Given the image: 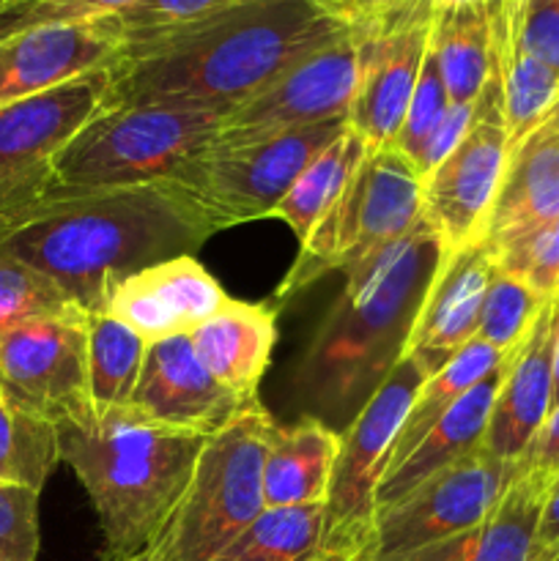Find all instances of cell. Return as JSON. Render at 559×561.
<instances>
[{"label":"cell","instance_id":"1","mask_svg":"<svg viewBox=\"0 0 559 561\" xmlns=\"http://www.w3.org/2000/svg\"><path fill=\"white\" fill-rule=\"evenodd\" d=\"M354 25V0H236L110 66L107 107L168 104L228 115Z\"/></svg>","mask_w":559,"mask_h":561},{"label":"cell","instance_id":"37","mask_svg":"<svg viewBox=\"0 0 559 561\" xmlns=\"http://www.w3.org/2000/svg\"><path fill=\"white\" fill-rule=\"evenodd\" d=\"M71 307L77 305H71L64 290L55 288L47 277L0 255V337L27 318L64 312Z\"/></svg>","mask_w":559,"mask_h":561},{"label":"cell","instance_id":"30","mask_svg":"<svg viewBox=\"0 0 559 561\" xmlns=\"http://www.w3.org/2000/svg\"><path fill=\"white\" fill-rule=\"evenodd\" d=\"M323 529V504L266 507L214 561H332Z\"/></svg>","mask_w":559,"mask_h":561},{"label":"cell","instance_id":"2","mask_svg":"<svg viewBox=\"0 0 559 561\" xmlns=\"http://www.w3.org/2000/svg\"><path fill=\"white\" fill-rule=\"evenodd\" d=\"M217 230L170 181L44 195L0 217V255L47 277L88 316L132 274L195 255Z\"/></svg>","mask_w":559,"mask_h":561},{"label":"cell","instance_id":"5","mask_svg":"<svg viewBox=\"0 0 559 561\" xmlns=\"http://www.w3.org/2000/svg\"><path fill=\"white\" fill-rule=\"evenodd\" d=\"M219 126L223 115L208 110L104 107L55 157L47 195L170 181L217 142Z\"/></svg>","mask_w":559,"mask_h":561},{"label":"cell","instance_id":"41","mask_svg":"<svg viewBox=\"0 0 559 561\" xmlns=\"http://www.w3.org/2000/svg\"><path fill=\"white\" fill-rule=\"evenodd\" d=\"M471 113H475V104H449L447 115H444L442 124H438L436 131L431 135L425 151H422L420 164H417L422 179H425V175L431 173V170L436 168V164L442 162L455 146H458L460 137H464L466 129H469Z\"/></svg>","mask_w":559,"mask_h":561},{"label":"cell","instance_id":"12","mask_svg":"<svg viewBox=\"0 0 559 561\" xmlns=\"http://www.w3.org/2000/svg\"><path fill=\"white\" fill-rule=\"evenodd\" d=\"M521 463H507L486 449L466 455L449 469L376 515L365 551L354 561H392L471 529L488 518Z\"/></svg>","mask_w":559,"mask_h":561},{"label":"cell","instance_id":"39","mask_svg":"<svg viewBox=\"0 0 559 561\" xmlns=\"http://www.w3.org/2000/svg\"><path fill=\"white\" fill-rule=\"evenodd\" d=\"M38 493L0 482V561H36Z\"/></svg>","mask_w":559,"mask_h":561},{"label":"cell","instance_id":"19","mask_svg":"<svg viewBox=\"0 0 559 561\" xmlns=\"http://www.w3.org/2000/svg\"><path fill=\"white\" fill-rule=\"evenodd\" d=\"M557 327L559 299H548L524 343L515 348L493 400L486 442H482V449L493 458L521 463L540 433L543 422L551 414Z\"/></svg>","mask_w":559,"mask_h":561},{"label":"cell","instance_id":"45","mask_svg":"<svg viewBox=\"0 0 559 561\" xmlns=\"http://www.w3.org/2000/svg\"><path fill=\"white\" fill-rule=\"evenodd\" d=\"M433 5V11L438 9H455V5H488L493 0H427Z\"/></svg>","mask_w":559,"mask_h":561},{"label":"cell","instance_id":"22","mask_svg":"<svg viewBox=\"0 0 559 561\" xmlns=\"http://www.w3.org/2000/svg\"><path fill=\"white\" fill-rule=\"evenodd\" d=\"M515 351H510L507 359L491 373V376L482 378L477 387H471L431 431L422 436V442L406 455L400 463L384 469L381 480L376 485V515L389 510L392 504H398L400 499L409 496L414 488H420L422 482L431 480L438 471L449 469L453 463H458L466 455L482 449L486 442L488 420H491L493 400H497L499 387H502L504 370H507L510 359H513Z\"/></svg>","mask_w":559,"mask_h":561},{"label":"cell","instance_id":"8","mask_svg":"<svg viewBox=\"0 0 559 561\" xmlns=\"http://www.w3.org/2000/svg\"><path fill=\"white\" fill-rule=\"evenodd\" d=\"M349 129L345 118L250 146H212L170 179L214 230L272 217L301 170Z\"/></svg>","mask_w":559,"mask_h":561},{"label":"cell","instance_id":"38","mask_svg":"<svg viewBox=\"0 0 559 561\" xmlns=\"http://www.w3.org/2000/svg\"><path fill=\"white\" fill-rule=\"evenodd\" d=\"M137 0H14L0 9V36L36 25L88 22L113 16Z\"/></svg>","mask_w":559,"mask_h":561},{"label":"cell","instance_id":"21","mask_svg":"<svg viewBox=\"0 0 559 561\" xmlns=\"http://www.w3.org/2000/svg\"><path fill=\"white\" fill-rule=\"evenodd\" d=\"M554 219H559V104L510 146L480 244L491 252Z\"/></svg>","mask_w":559,"mask_h":561},{"label":"cell","instance_id":"47","mask_svg":"<svg viewBox=\"0 0 559 561\" xmlns=\"http://www.w3.org/2000/svg\"><path fill=\"white\" fill-rule=\"evenodd\" d=\"M9 3H14V0H0V9H3V5H9Z\"/></svg>","mask_w":559,"mask_h":561},{"label":"cell","instance_id":"10","mask_svg":"<svg viewBox=\"0 0 559 561\" xmlns=\"http://www.w3.org/2000/svg\"><path fill=\"white\" fill-rule=\"evenodd\" d=\"M425 378L422 367L403 356L365 409L340 433L338 463L323 502V546L332 561H354L365 551L376 520V485Z\"/></svg>","mask_w":559,"mask_h":561},{"label":"cell","instance_id":"6","mask_svg":"<svg viewBox=\"0 0 559 561\" xmlns=\"http://www.w3.org/2000/svg\"><path fill=\"white\" fill-rule=\"evenodd\" d=\"M272 427L255 403L206 438L190 488L159 535L162 561H214L266 510L263 460Z\"/></svg>","mask_w":559,"mask_h":561},{"label":"cell","instance_id":"44","mask_svg":"<svg viewBox=\"0 0 559 561\" xmlns=\"http://www.w3.org/2000/svg\"><path fill=\"white\" fill-rule=\"evenodd\" d=\"M113 561H162V542L157 540L151 542V546H146L142 551L132 553V557H124V559H113Z\"/></svg>","mask_w":559,"mask_h":561},{"label":"cell","instance_id":"26","mask_svg":"<svg viewBox=\"0 0 559 561\" xmlns=\"http://www.w3.org/2000/svg\"><path fill=\"white\" fill-rule=\"evenodd\" d=\"M340 453V433L321 420L301 416L294 425H274L263 460L266 507L323 504Z\"/></svg>","mask_w":559,"mask_h":561},{"label":"cell","instance_id":"14","mask_svg":"<svg viewBox=\"0 0 559 561\" xmlns=\"http://www.w3.org/2000/svg\"><path fill=\"white\" fill-rule=\"evenodd\" d=\"M507 153L502 91L491 71L486 88L475 99L466 135L422 179V219L436 230L447 255L480 241Z\"/></svg>","mask_w":559,"mask_h":561},{"label":"cell","instance_id":"23","mask_svg":"<svg viewBox=\"0 0 559 561\" xmlns=\"http://www.w3.org/2000/svg\"><path fill=\"white\" fill-rule=\"evenodd\" d=\"M203 367L244 403H258V383L277 343V307L230 299L190 334Z\"/></svg>","mask_w":559,"mask_h":561},{"label":"cell","instance_id":"31","mask_svg":"<svg viewBox=\"0 0 559 561\" xmlns=\"http://www.w3.org/2000/svg\"><path fill=\"white\" fill-rule=\"evenodd\" d=\"M148 343L107 312L88 318V378L96 411L126 409L140 381Z\"/></svg>","mask_w":559,"mask_h":561},{"label":"cell","instance_id":"7","mask_svg":"<svg viewBox=\"0 0 559 561\" xmlns=\"http://www.w3.org/2000/svg\"><path fill=\"white\" fill-rule=\"evenodd\" d=\"M422 222V175L392 146L367 148L332 211L301 244L274 299L283 301L327 272H349Z\"/></svg>","mask_w":559,"mask_h":561},{"label":"cell","instance_id":"18","mask_svg":"<svg viewBox=\"0 0 559 561\" xmlns=\"http://www.w3.org/2000/svg\"><path fill=\"white\" fill-rule=\"evenodd\" d=\"M223 285L195 261L179 255L126 277L104 312L135 329L146 343L192 334L228 305Z\"/></svg>","mask_w":559,"mask_h":561},{"label":"cell","instance_id":"27","mask_svg":"<svg viewBox=\"0 0 559 561\" xmlns=\"http://www.w3.org/2000/svg\"><path fill=\"white\" fill-rule=\"evenodd\" d=\"M431 49L453 104H475L491 77V3L433 14Z\"/></svg>","mask_w":559,"mask_h":561},{"label":"cell","instance_id":"20","mask_svg":"<svg viewBox=\"0 0 559 561\" xmlns=\"http://www.w3.org/2000/svg\"><path fill=\"white\" fill-rule=\"evenodd\" d=\"M493 274L497 263L480 241L444 257L406 348V356H411L427 378L436 376L477 337L482 299Z\"/></svg>","mask_w":559,"mask_h":561},{"label":"cell","instance_id":"35","mask_svg":"<svg viewBox=\"0 0 559 561\" xmlns=\"http://www.w3.org/2000/svg\"><path fill=\"white\" fill-rule=\"evenodd\" d=\"M236 0H137L129 9L107 16L118 31L124 47L173 33L179 27L201 22L217 11L228 9Z\"/></svg>","mask_w":559,"mask_h":561},{"label":"cell","instance_id":"43","mask_svg":"<svg viewBox=\"0 0 559 561\" xmlns=\"http://www.w3.org/2000/svg\"><path fill=\"white\" fill-rule=\"evenodd\" d=\"M521 466L535 471V474L548 477V480L559 471V403L554 405L548 420L543 422L540 433H537V438L532 442L529 453L521 458Z\"/></svg>","mask_w":559,"mask_h":561},{"label":"cell","instance_id":"46","mask_svg":"<svg viewBox=\"0 0 559 561\" xmlns=\"http://www.w3.org/2000/svg\"><path fill=\"white\" fill-rule=\"evenodd\" d=\"M559 403V327H557V345H554V398L551 409Z\"/></svg>","mask_w":559,"mask_h":561},{"label":"cell","instance_id":"24","mask_svg":"<svg viewBox=\"0 0 559 561\" xmlns=\"http://www.w3.org/2000/svg\"><path fill=\"white\" fill-rule=\"evenodd\" d=\"M548 482L521 466L486 520L392 561H529Z\"/></svg>","mask_w":559,"mask_h":561},{"label":"cell","instance_id":"11","mask_svg":"<svg viewBox=\"0 0 559 561\" xmlns=\"http://www.w3.org/2000/svg\"><path fill=\"white\" fill-rule=\"evenodd\" d=\"M88 318L71 307L9 329L0 337V392L55 427L93 416Z\"/></svg>","mask_w":559,"mask_h":561},{"label":"cell","instance_id":"36","mask_svg":"<svg viewBox=\"0 0 559 561\" xmlns=\"http://www.w3.org/2000/svg\"><path fill=\"white\" fill-rule=\"evenodd\" d=\"M449 104L453 102H449L447 88H444L436 55H433L431 44H427V53H425V60H422V71H420V80H417L414 96H411V104L409 110H406L403 124H400L398 135H395V140L389 142V146H392L398 153H403V157L417 168L427 140H431L436 126L442 124V118L447 115Z\"/></svg>","mask_w":559,"mask_h":561},{"label":"cell","instance_id":"15","mask_svg":"<svg viewBox=\"0 0 559 561\" xmlns=\"http://www.w3.org/2000/svg\"><path fill=\"white\" fill-rule=\"evenodd\" d=\"M356 75H360V58H356L354 25H351L349 33L301 58L299 64L274 77L269 85H263L255 96L223 115L214 146H250L285 131L345 118L356 91Z\"/></svg>","mask_w":559,"mask_h":561},{"label":"cell","instance_id":"29","mask_svg":"<svg viewBox=\"0 0 559 561\" xmlns=\"http://www.w3.org/2000/svg\"><path fill=\"white\" fill-rule=\"evenodd\" d=\"M365 153V140L356 137L354 131L345 129L290 184L288 195L280 201L272 217L283 219L294 230V236L299 239V247L310 239L316 225L332 211V206L340 201V195L345 192L351 175L356 173Z\"/></svg>","mask_w":559,"mask_h":561},{"label":"cell","instance_id":"42","mask_svg":"<svg viewBox=\"0 0 559 561\" xmlns=\"http://www.w3.org/2000/svg\"><path fill=\"white\" fill-rule=\"evenodd\" d=\"M529 561H559V471L548 482Z\"/></svg>","mask_w":559,"mask_h":561},{"label":"cell","instance_id":"33","mask_svg":"<svg viewBox=\"0 0 559 561\" xmlns=\"http://www.w3.org/2000/svg\"><path fill=\"white\" fill-rule=\"evenodd\" d=\"M546 301L532 294L521 279L499 272L491 277L482 299L480 321H477V337L499 351H513L524 343L532 323L540 316Z\"/></svg>","mask_w":559,"mask_h":561},{"label":"cell","instance_id":"16","mask_svg":"<svg viewBox=\"0 0 559 561\" xmlns=\"http://www.w3.org/2000/svg\"><path fill=\"white\" fill-rule=\"evenodd\" d=\"M250 405L255 403L236 398L203 367L190 334L148 343L140 381L129 400V409L146 420L206 438L230 425Z\"/></svg>","mask_w":559,"mask_h":561},{"label":"cell","instance_id":"25","mask_svg":"<svg viewBox=\"0 0 559 561\" xmlns=\"http://www.w3.org/2000/svg\"><path fill=\"white\" fill-rule=\"evenodd\" d=\"M491 71L502 91L507 142L515 146L559 104V71L524 47L515 22V0L491 3Z\"/></svg>","mask_w":559,"mask_h":561},{"label":"cell","instance_id":"32","mask_svg":"<svg viewBox=\"0 0 559 561\" xmlns=\"http://www.w3.org/2000/svg\"><path fill=\"white\" fill-rule=\"evenodd\" d=\"M58 463V427L27 414L0 392V482L42 493Z\"/></svg>","mask_w":559,"mask_h":561},{"label":"cell","instance_id":"13","mask_svg":"<svg viewBox=\"0 0 559 561\" xmlns=\"http://www.w3.org/2000/svg\"><path fill=\"white\" fill-rule=\"evenodd\" d=\"M110 69L0 107V217L47 195L66 142L107 107Z\"/></svg>","mask_w":559,"mask_h":561},{"label":"cell","instance_id":"9","mask_svg":"<svg viewBox=\"0 0 559 561\" xmlns=\"http://www.w3.org/2000/svg\"><path fill=\"white\" fill-rule=\"evenodd\" d=\"M433 14L427 0H354L360 75L345 124L367 148L389 146L403 124L431 44Z\"/></svg>","mask_w":559,"mask_h":561},{"label":"cell","instance_id":"4","mask_svg":"<svg viewBox=\"0 0 559 561\" xmlns=\"http://www.w3.org/2000/svg\"><path fill=\"white\" fill-rule=\"evenodd\" d=\"M203 444L201 433L157 425L129 405L58 427L60 460L85 488L110 557H132L162 535Z\"/></svg>","mask_w":559,"mask_h":561},{"label":"cell","instance_id":"3","mask_svg":"<svg viewBox=\"0 0 559 561\" xmlns=\"http://www.w3.org/2000/svg\"><path fill=\"white\" fill-rule=\"evenodd\" d=\"M447 250L422 219L411 233L351 266L296 370L307 416L343 433L409 348L411 329Z\"/></svg>","mask_w":559,"mask_h":561},{"label":"cell","instance_id":"17","mask_svg":"<svg viewBox=\"0 0 559 561\" xmlns=\"http://www.w3.org/2000/svg\"><path fill=\"white\" fill-rule=\"evenodd\" d=\"M124 42L107 16L36 25L0 36V107L110 69Z\"/></svg>","mask_w":559,"mask_h":561},{"label":"cell","instance_id":"34","mask_svg":"<svg viewBox=\"0 0 559 561\" xmlns=\"http://www.w3.org/2000/svg\"><path fill=\"white\" fill-rule=\"evenodd\" d=\"M499 272L521 279L543 301L559 299V219L491 250Z\"/></svg>","mask_w":559,"mask_h":561},{"label":"cell","instance_id":"28","mask_svg":"<svg viewBox=\"0 0 559 561\" xmlns=\"http://www.w3.org/2000/svg\"><path fill=\"white\" fill-rule=\"evenodd\" d=\"M507 356L510 351H499L493 348V345L482 343L480 337H475L453 362H447L436 376L425 378V383H422L420 392H417L414 403H411L409 414H406L403 427H400L398 438H395L392 453H389L384 469L400 463V460L422 442V436H425V433L431 431V427L436 425V422L442 420V416L447 414L471 387H477L482 378L491 376Z\"/></svg>","mask_w":559,"mask_h":561},{"label":"cell","instance_id":"40","mask_svg":"<svg viewBox=\"0 0 559 561\" xmlns=\"http://www.w3.org/2000/svg\"><path fill=\"white\" fill-rule=\"evenodd\" d=\"M515 22L524 47L559 71V0H515Z\"/></svg>","mask_w":559,"mask_h":561}]
</instances>
